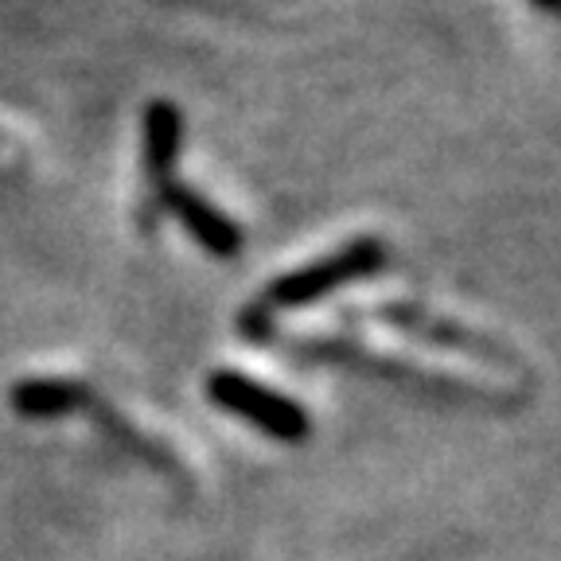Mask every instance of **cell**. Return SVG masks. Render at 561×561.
Returning a JSON list of instances; mask_svg holds the SVG:
<instances>
[{
    "mask_svg": "<svg viewBox=\"0 0 561 561\" xmlns=\"http://www.w3.org/2000/svg\"><path fill=\"white\" fill-rule=\"evenodd\" d=\"M538 12H546V16H553V20H561V0H530Z\"/></svg>",
    "mask_w": 561,
    "mask_h": 561,
    "instance_id": "7",
    "label": "cell"
},
{
    "mask_svg": "<svg viewBox=\"0 0 561 561\" xmlns=\"http://www.w3.org/2000/svg\"><path fill=\"white\" fill-rule=\"evenodd\" d=\"M180 145H184V114L180 105L157 98V102L145 105V117H140V157H145V172L157 184H168V175L180 157Z\"/></svg>",
    "mask_w": 561,
    "mask_h": 561,
    "instance_id": "5",
    "label": "cell"
},
{
    "mask_svg": "<svg viewBox=\"0 0 561 561\" xmlns=\"http://www.w3.org/2000/svg\"><path fill=\"white\" fill-rule=\"evenodd\" d=\"M160 199H164V207L180 219V227H184L210 257H222V262L238 257V250H242V230H238L215 203L203 199L195 187L168 180V184H160Z\"/></svg>",
    "mask_w": 561,
    "mask_h": 561,
    "instance_id": "4",
    "label": "cell"
},
{
    "mask_svg": "<svg viewBox=\"0 0 561 561\" xmlns=\"http://www.w3.org/2000/svg\"><path fill=\"white\" fill-rule=\"evenodd\" d=\"M386 242L382 238H351L340 250H332L328 257H316V262L300 265V270L285 273L265 289V305L273 308H305L316 300L332 297L343 285H355V280H367L375 273L386 270Z\"/></svg>",
    "mask_w": 561,
    "mask_h": 561,
    "instance_id": "1",
    "label": "cell"
},
{
    "mask_svg": "<svg viewBox=\"0 0 561 561\" xmlns=\"http://www.w3.org/2000/svg\"><path fill=\"white\" fill-rule=\"evenodd\" d=\"M370 316H375L378 324L394 328V332H402V335H413V340L430 343V347L472 355V359H483V363H511V355L503 347H495V340L476 335L472 328L445 320V316H437V312H425V308H417V305H378Z\"/></svg>",
    "mask_w": 561,
    "mask_h": 561,
    "instance_id": "3",
    "label": "cell"
},
{
    "mask_svg": "<svg viewBox=\"0 0 561 561\" xmlns=\"http://www.w3.org/2000/svg\"><path fill=\"white\" fill-rule=\"evenodd\" d=\"M82 402H87V390L75 382H59V378H35L12 390V405L24 417H59V413L79 410Z\"/></svg>",
    "mask_w": 561,
    "mask_h": 561,
    "instance_id": "6",
    "label": "cell"
},
{
    "mask_svg": "<svg viewBox=\"0 0 561 561\" xmlns=\"http://www.w3.org/2000/svg\"><path fill=\"white\" fill-rule=\"evenodd\" d=\"M207 398L219 410L250 421V425L270 433L273 440H285V445H300L312 433V417L293 398L277 394V390L254 382L250 375H238V370H215L207 378Z\"/></svg>",
    "mask_w": 561,
    "mask_h": 561,
    "instance_id": "2",
    "label": "cell"
}]
</instances>
